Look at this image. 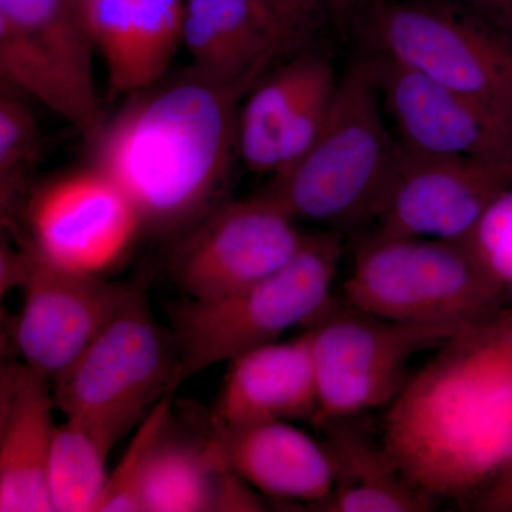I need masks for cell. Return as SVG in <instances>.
Returning a JSON list of instances; mask_svg holds the SVG:
<instances>
[{"label": "cell", "mask_w": 512, "mask_h": 512, "mask_svg": "<svg viewBox=\"0 0 512 512\" xmlns=\"http://www.w3.org/2000/svg\"><path fill=\"white\" fill-rule=\"evenodd\" d=\"M380 440L410 483L470 507L512 456V308L441 343L386 407Z\"/></svg>", "instance_id": "cell-1"}, {"label": "cell", "mask_w": 512, "mask_h": 512, "mask_svg": "<svg viewBox=\"0 0 512 512\" xmlns=\"http://www.w3.org/2000/svg\"><path fill=\"white\" fill-rule=\"evenodd\" d=\"M143 94L90 137L94 165L127 192L144 227L187 231L227 183L238 153V104L247 93L191 70Z\"/></svg>", "instance_id": "cell-2"}, {"label": "cell", "mask_w": 512, "mask_h": 512, "mask_svg": "<svg viewBox=\"0 0 512 512\" xmlns=\"http://www.w3.org/2000/svg\"><path fill=\"white\" fill-rule=\"evenodd\" d=\"M375 62L357 60L340 74L322 130L293 167L265 192L298 221L338 229L377 222L402 163L403 147L386 126Z\"/></svg>", "instance_id": "cell-3"}, {"label": "cell", "mask_w": 512, "mask_h": 512, "mask_svg": "<svg viewBox=\"0 0 512 512\" xmlns=\"http://www.w3.org/2000/svg\"><path fill=\"white\" fill-rule=\"evenodd\" d=\"M345 242L338 231L306 235L291 261L264 281L215 299H190L171 309L180 384L249 350L278 342L296 326L318 323L333 308V282Z\"/></svg>", "instance_id": "cell-4"}, {"label": "cell", "mask_w": 512, "mask_h": 512, "mask_svg": "<svg viewBox=\"0 0 512 512\" xmlns=\"http://www.w3.org/2000/svg\"><path fill=\"white\" fill-rule=\"evenodd\" d=\"M507 288L471 242L390 237L357 245L346 305L394 322L467 325L505 308Z\"/></svg>", "instance_id": "cell-5"}, {"label": "cell", "mask_w": 512, "mask_h": 512, "mask_svg": "<svg viewBox=\"0 0 512 512\" xmlns=\"http://www.w3.org/2000/svg\"><path fill=\"white\" fill-rule=\"evenodd\" d=\"M390 57L512 119V36L444 0H375L359 29Z\"/></svg>", "instance_id": "cell-6"}, {"label": "cell", "mask_w": 512, "mask_h": 512, "mask_svg": "<svg viewBox=\"0 0 512 512\" xmlns=\"http://www.w3.org/2000/svg\"><path fill=\"white\" fill-rule=\"evenodd\" d=\"M467 325L394 322L349 306L330 309L312 326L319 400L313 426L389 406L410 379L412 357L440 348Z\"/></svg>", "instance_id": "cell-7"}, {"label": "cell", "mask_w": 512, "mask_h": 512, "mask_svg": "<svg viewBox=\"0 0 512 512\" xmlns=\"http://www.w3.org/2000/svg\"><path fill=\"white\" fill-rule=\"evenodd\" d=\"M178 373L173 332L157 322L144 293L134 288L79 359L53 380V397L66 417H146L165 393L180 386Z\"/></svg>", "instance_id": "cell-8"}, {"label": "cell", "mask_w": 512, "mask_h": 512, "mask_svg": "<svg viewBox=\"0 0 512 512\" xmlns=\"http://www.w3.org/2000/svg\"><path fill=\"white\" fill-rule=\"evenodd\" d=\"M93 49L64 0H0L2 86L39 101L89 138L104 123Z\"/></svg>", "instance_id": "cell-9"}, {"label": "cell", "mask_w": 512, "mask_h": 512, "mask_svg": "<svg viewBox=\"0 0 512 512\" xmlns=\"http://www.w3.org/2000/svg\"><path fill=\"white\" fill-rule=\"evenodd\" d=\"M305 232L265 191L215 205L185 231L171 272L190 299H215L264 281L305 244Z\"/></svg>", "instance_id": "cell-10"}, {"label": "cell", "mask_w": 512, "mask_h": 512, "mask_svg": "<svg viewBox=\"0 0 512 512\" xmlns=\"http://www.w3.org/2000/svg\"><path fill=\"white\" fill-rule=\"evenodd\" d=\"M26 242L47 261L103 276L130 251L144 227L136 204L94 165L30 195Z\"/></svg>", "instance_id": "cell-11"}, {"label": "cell", "mask_w": 512, "mask_h": 512, "mask_svg": "<svg viewBox=\"0 0 512 512\" xmlns=\"http://www.w3.org/2000/svg\"><path fill=\"white\" fill-rule=\"evenodd\" d=\"M384 110L416 156L512 164V119L426 74L372 53Z\"/></svg>", "instance_id": "cell-12"}, {"label": "cell", "mask_w": 512, "mask_h": 512, "mask_svg": "<svg viewBox=\"0 0 512 512\" xmlns=\"http://www.w3.org/2000/svg\"><path fill=\"white\" fill-rule=\"evenodd\" d=\"M30 249L16 349L26 366L53 382L79 359L134 286L64 268Z\"/></svg>", "instance_id": "cell-13"}, {"label": "cell", "mask_w": 512, "mask_h": 512, "mask_svg": "<svg viewBox=\"0 0 512 512\" xmlns=\"http://www.w3.org/2000/svg\"><path fill=\"white\" fill-rule=\"evenodd\" d=\"M510 190L512 164L416 156L403 148L377 232L471 242L485 215Z\"/></svg>", "instance_id": "cell-14"}, {"label": "cell", "mask_w": 512, "mask_h": 512, "mask_svg": "<svg viewBox=\"0 0 512 512\" xmlns=\"http://www.w3.org/2000/svg\"><path fill=\"white\" fill-rule=\"evenodd\" d=\"M339 79L330 57L302 52L249 90L237 121L238 154L249 170L275 177L305 156L328 119Z\"/></svg>", "instance_id": "cell-15"}, {"label": "cell", "mask_w": 512, "mask_h": 512, "mask_svg": "<svg viewBox=\"0 0 512 512\" xmlns=\"http://www.w3.org/2000/svg\"><path fill=\"white\" fill-rule=\"evenodd\" d=\"M183 45L192 72L247 94L275 60L301 49L275 0H185Z\"/></svg>", "instance_id": "cell-16"}, {"label": "cell", "mask_w": 512, "mask_h": 512, "mask_svg": "<svg viewBox=\"0 0 512 512\" xmlns=\"http://www.w3.org/2000/svg\"><path fill=\"white\" fill-rule=\"evenodd\" d=\"M52 382L25 363L0 382V511L55 512L47 473L57 424Z\"/></svg>", "instance_id": "cell-17"}, {"label": "cell", "mask_w": 512, "mask_h": 512, "mask_svg": "<svg viewBox=\"0 0 512 512\" xmlns=\"http://www.w3.org/2000/svg\"><path fill=\"white\" fill-rule=\"evenodd\" d=\"M313 329L232 360L211 423L215 429L265 421H311L318 414Z\"/></svg>", "instance_id": "cell-18"}, {"label": "cell", "mask_w": 512, "mask_h": 512, "mask_svg": "<svg viewBox=\"0 0 512 512\" xmlns=\"http://www.w3.org/2000/svg\"><path fill=\"white\" fill-rule=\"evenodd\" d=\"M212 431L228 466L269 500L311 511L335 487V466L325 443L289 421Z\"/></svg>", "instance_id": "cell-19"}, {"label": "cell", "mask_w": 512, "mask_h": 512, "mask_svg": "<svg viewBox=\"0 0 512 512\" xmlns=\"http://www.w3.org/2000/svg\"><path fill=\"white\" fill-rule=\"evenodd\" d=\"M185 0H94L89 33L106 64L111 94L150 89L183 45Z\"/></svg>", "instance_id": "cell-20"}, {"label": "cell", "mask_w": 512, "mask_h": 512, "mask_svg": "<svg viewBox=\"0 0 512 512\" xmlns=\"http://www.w3.org/2000/svg\"><path fill=\"white\" fill-rule=\"evenodd\" d=\"M141 512L265 511L258 491L228 466L211 430L205 440L173 433L158 441L141 487Z\"/></svg>", "instance_id": "cell-21"}, {"label": "cell", "mask_w": 512, "mask_h": 512, "mask_svg": "<svg viewBox=\"0 0 512 512\" xmlns=\"http://www.w3.org/2000/svg\"><path fill=\"white\" fill-rule=\"evenodd\" d=\"M353 419L329 421L325 433L335 466V487L311 511L429 512L437 501L410 483L396 467L382 440L367 436Z\"/></svg>", "instance_id": "cell-22"}, {"label": "cell", "mask_w": 512, "mask_h": 512, "mask_svg": "<svg viewBox=\"0 0 512 512\" xmlns=\"http://www.w3.org/2000/svg\"><path fill=\"white\" fill-rule=\"evenodd\" d=\"M141 420L126 413L80 414L57 424L47 473L53 511H97L111 448Z\"/></svg>", "instance_id": "cell-23"}, {"label": "cell", "mask_w": 512, "mask_h": 512, "mask_svg": "<svg viewBox=\"0 0 512 512\" xmlns=\"http://www.w3.org/2000/svg\"><path fill=\"white\" fill-rule=\"evenodd\" d=\"M42 153V133L23 94L0 90V210L6 228H18Z\"/></svg>", "instance_id": "cell-24"}, {"label": "cell", "mask_w": 512, "mask_h": 512, "mask_svg": "<svg viewBox=\"0 0 512 512\" xmlns=\"http://www.w3.org/2000/svg\"><path fill=\"white\" fill-rule=\"evenodd\" d=\"M174 393H165L141 420L119 466L110 473L96 512H141V487L158 441L173 420Z\"/></svg>", "instance_id": "cell-25"}, {"label": "cell", "mask_w": 512, "mask_h": 512, "mask_svg": "<svg viewBox=\"0 0 512 512\" xmlns=\"http://www.w3.org/2000/svg\"><path fill=\"white\" fill-rule=\"evenodd\" d=\"M473 247L491 272L512 291V190L488 211Z\"/></svg>", "instance_id": "cell-26"}, {"label": "cell", "mask_w": 512, "mask_h": 512, "mask_svg": "<svg viewBox=\"0 0 512 512\" xmlns=\"http://www.w3.org/2000/svg\"><path fill=\"white\" fill-rule=\"evenodd\" d=\"M275 3L301 47L329 23L322 0H275Z\"/></svg>", "instance_id": "cell-27"}, {"label": "cell", "mask_w": 512, "mask_h": 512, "mask_svg": "<svg viewBox=\"0 0 512 512\" xmlns=\"http://www.w3.org/2000/svg\"><path fill=\"white\" fill-rule=\"evenodd\" d=\"M470 510L478 512H512V456L491 483L474 498Z\"/></svg>", "instance_id": "cell-28"}, {"label": "cell", "mask_w": 512, "mask_h": 512, "mask_svg": "<svg viewBox=\"0 0 512 512\" xmlns=\"http://www.w3.org/2000/svg\"><path fill=\"white\" fill-rule=\"evenodd\" d=\"M373 2L375 0H322L329 25L342 35L359 28Z\"/></svg>", "instance_id": "cell-29"}, {"label": "cell", "mask_w": 512, "mask_h": 512, "mask_svg": "<svg viewBox=\"0 0 512 512\" xmlns=\"http://www.w3.org/2000/svg\"><path fill=\"white\" fill-rule=\"evenodd\" d=\"M468 8L512 36V0H466Z\"/></svg>", "instance_id": "cell-30"}, {"label": "cell", "mask_w": 512, "mask_h": 512, "mask_svg": "<svg viewBox=\"0 0 512 512\" xmlns=\"http://www.w3.org/2000/svg\"><path fill=\"white\" fill-rule=\"evenodd\" d=\"M64 2L67 3V6L72 9L76 18L83 23L84 28L89 32V16L94 0H64Z\"/></svg>", "instance_id": "cell-31"}]
</instances>
